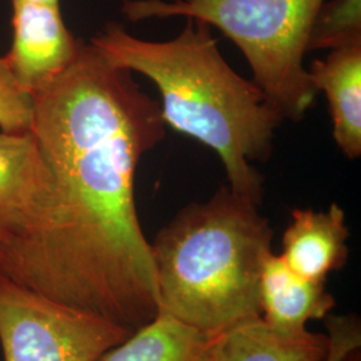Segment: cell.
<instances>
[{
    "label": "cell",
    "instance_id": "11",
    "mask_svg": "<svg viewBox=\"0 0 361 361\" xmlns=\"http://www.w3.org/2000/svg\"><path fill=\"white\" fill-rule=\"evenodd\" d=\"M226 332H205L164 312L97 361H222Z\"/></svg>",
    "mask_w": 361,
    "mask_h": 361
},
{
    "label": "cell",
    "instance_id": "13",
    "mask_svg": "<svg viewBox=\"0 0 361 361\" xmlns=\"http://www.w3.org/2000/svg\"><path fill=\"white\" fill-rule=\"evenodd\" d=\"M356 42H361V0L324 1L310 28L307 51H332Z\"/></svg>",
    "mask_w": 361,
    "mask_h": 361
},
{
    "label": "cell",
    "instance_id": "8",
    "mask_svg": "<svg viewBox=\"0 0 361 361\" xmlns=\"http://www.w3.org/2000/svg\"><path fill=\"white\" fill-rule=\"evenodd\" d=\"M348 238L345 213L337 204L328 210L293 209L280 256L298 276L325 283L329 273L345 267Z\"/></svg>",
    "mask_w": 361,
    "mask_h": 361
},
{
    "label": "cell",
    "instance_id": "14",
    "mask_svg": "<svg viewBox=\"0 0 361 361\" xmlns=\"http://www.w3.org/2000/svg\"><path fill=\"white\" fill-rule=\"evenodd\" d=\"M34 95L13 77L6 58L0 56V131L22 134L32 131Z\"/></svg>",
    "mask_w": 361,
    "mask_h": 361
},
{
    "label": "cell",
    "instance_id": "4",
    "mask_svg": "<svg viewBox=\"0 0 361 361\" xmlns=\"http://www.w3.org/2000/svg\"><path fill=\"white\" fill-rule=\"evenodd\" d=\"M325 0H125L131 22L183 16L216 27L243 51L253 82L284 119L300 122L317 91L304 67L310 28Z\"/></svg>",
    "mask_w": 361,
    "mask_h": 361
},
{
    "label": "cell",
    "instance_id": "10",
    "mask_svg": "<svg viewBox=\"0 0 361 361\" xmlns=\"http://www.w3.org/2000/svg\"><path fill=\"white\" fill-rule=\"evenodd\" d=\"M310 82L323 91L332 118L334 140L349 159L361 155V42L329 51L310 63Z\"/></svg>",
    "mask_w": 361,
    "mask_h": 361
},
{
    "label": "cell",
    "instance_id": "16",
    "mask_svg": "<svg viewBox=\"0 0 361 361\" xmlns=\"http://www.w3.org/2000/svg\"><path fill=\"white\" fill-rule=\"evenodd\" d=\"M336 361H360V353H359V350H355V352L349 353L344 357H340L338 360Z\"/></svg>",
    "mask_w": 361,
    "mask_h": 361
},
{
    "label": "cell",
    "instance_id": "2",
    "mask_svg": "<svg viewBox=\"0 0 361 361\" xmlns=\"http://www.w3.org/2000/svg\"><path fill=\"white\" fill-rule=\"evenodd\" d=\"M104 59L150 79L161 94V114L171 129L219 155L228 188L261 204L264 178L253 162L267 161L284 118L253 80L226 63L207 23L186 18L174 39L135 38L110 22L90 39Z\"/></svg>",
    "mask_w": 361,
    "mask_h": 361
},
{
    "label": "cell",
    "instance_id": "1",
    "mask_svg": "<svg viewBox=\"0 0 361 361\" xmlns=\"http://www.w3.org/2000/svg\"><path fill=\"white\" fill-rule=\"evenodd\" d=\"M34 102L51 190L26 231L0 243V274L134 332L161 312L134 194L143 155L165 138L159 104L85 40Z\"/></svg>",
    "mask_w": 361,
    "mask_h": 361
},
{
    "label": "cell",
    "instance_id": "15",
    "mask_svg": "<svg viewBox=\"0 0 361 361\" xmlns=\"http://www.w3.org/2000/svg\"><path fill=\"white\" fill-rule=\"evenodd\" d=\"M355 350V344L348 337L341 335H334L329 337V352L325 361H336L344 357Z\"/></svg>",
    "mask_w": 361,
    "mask_h": 361
},
{
    "label": "cell",
    "instance_id": "17",
    "mask_svg": "<svg viewBox=\"0 0 361 361\" xmlns=\"http://www.w3.org/2000/svg\"><path fill=\"white\" fill-rule=\"evenodd\" d=\"M31 3H39V4H50V6H59V0H25Z\"/></svg>",
    "mask_w": 361,
    "mask_h": 361
},
{
    "label": "cell",
    "instance_id": "12",
    "mask_svg": "<svg viewBox=\"0 0 361 361\" xmlns=\"http://www.w3.org/2000/svg\"><path fill=\"white\" fill-rule=\"evenodd\" d=\"M328 352L329 336L308 329L283 334L258 316L228 331L222 361H325Z\"/></svg>",
    "mask_w": 361,
    "mask_h": 361
},
{
    "label": "cell",
    "instance_id": "6",
    "mask_svg": "<svg viewBox=\"0 0 361 361\" xmlns=\"http://www.w3.org/2000/svg\"><path fill=\"white\" fill-rule=\"evenodd\" d=\"M13 42L4 55L19 85L35 94L77 55L82 39L70 32L59 6L11 0Z\"/></svg>",
    "mask_w": 361,
    "mask_h": 361
},
{
    "label": "cell",
    "instance_id": "9",
    "mask_svg": "<svg viewBox=\"0 0 361 361\" xmlns=\"http://www.w3.org/2000/svg\"><path fill=\"white\" fill-rule=\"evenodd\" d=\"M336 305L325 283L296 274L283 257L271 253L259 279L261 317L273 329L296 334L307 329L310 320H324Z\"/></svg>",
    "mask_w": 361,
    "mask_h": 361
},
{
    "label": "cell",
    "instance_id": "3",
    "mask_svg": "<svg viewBox=\"0 0 361 361\" xmlns=\"http://www.w3.org/2000/svg\"><path fill=\"white\" fill-rule=\"evenodd\" d=\"M258 204L222 186L183 207L152 243L161 312L205 332L261 316L273 231Z\"/></svg>",
    "mask_w": 361,
    "mask_h": 361
},
{
    "label": "cell",
    "instance_id": "5",
    "mask_svg": "<svg viewBox=\"0 0 361 361\" xmlns=\"http://www.w3.org/2000/svg\"><path fill=\"white\" fill-rule=\"evenodd\" d=\"M133 334L67 307L0 274V347L4 361H97Z\"/></svg>",
    "mask_w": 361,
    "mask_h": 361
},
{
    "label": "cell",
    "instance_id": "7",
    "mask_svg": "<svg viewBox=\"0 0 361 361\" xmlns=\"http://www.w3.org/2000/svg\"><path fill=\"white\" fill-rule=\"evenodd\" d=\"M51 190V171L34 131H0V243L38 217Z\"/></svg>",
    "mask_w": 361,
    "mask_h": 361
}]
</instances>
